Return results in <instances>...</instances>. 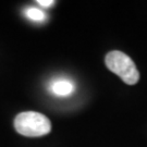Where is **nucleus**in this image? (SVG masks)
<instances>
[{
	"instance_id": "nucleus-1",
	"label": "nucleus",
	"mask_w": 147,
	"mask_h": 147,
	"mask_svg": "<svg viewBox=\"0 0 147 147\" xmlns=\"http://www.w3.org/2000/svg\"><path fill=\"white\" fill-rule=\"evenodd\" d=\"M14 127L23 136L40 137L51 131V123L47 117L39 112L25 111L16 117Z\"/></svg>"
},
{
	"instance_id": "nucleus-3",
	"label": "nucleus",
	"mask_w": 147,
	"mask_h": 147,
	"mask_svg": "<svg viewBox=\"0 0 147 147\" xmlns=\"http://www.w3.org/2000/svg\"><path fill=\"white\" fill-rule=\"evenodd\" d=\"M74 89H75V86L73 83L65 79L56 80L50 85L51 93L57 96H69L73 93Z\"/></svg>"
},
{
	"instance_id": "nucleus-4",
	"label": "nucleus",
	"mask_w": 147,
	"mask_h": 147,
	"mask_svg": "<svg viewBox=\"0 0 147 147\" xmlns=\"http://www.w3.org/2000/svg\"><path fill=\"white\" fill-rule=\"evenodd\" d=\"M24 14L30 19L32 21H36V22H44L46 20V14L42 12V10L34 8V7H30L27 8L26 10L24 11Z\"/></svg>"
},
{
	"instance_id": "nucleus-2",
	"label": "nucleus",
	"mask_w": 147,
	"mask_h": 147,
	"mask_svg": "<svg viewBox=\"0 0 147 147\" xmlns=\"http://www.w3.org/2000/svg\"><path fill=\"white\" fill-rule=\"evenodd\" d=\"M106 65L111 72L120 76L127 85L136 84L140 80V72L134 61L127 55L115 50L106 56Z\"/></svg>"
},
{
	"instance_id": "nucleus-5",
	"label": "nucleus",
	"mask_w": 147,
	"mask_h": 147,
	"mask_svg": "<svg viewBox=\"0 0 147 147\" xmlns=\"http://www.w3.org/2000/svg\"><path fill=\"white\" fill-rule=\"evenodd\" d=\"M37 3H39V5H42V7H51V5L55 3V1H53V0H48V1H45V0H38Z\"/></svg>"
}]
</instances>
